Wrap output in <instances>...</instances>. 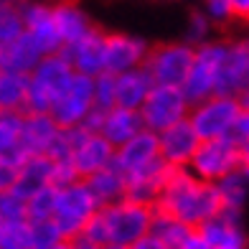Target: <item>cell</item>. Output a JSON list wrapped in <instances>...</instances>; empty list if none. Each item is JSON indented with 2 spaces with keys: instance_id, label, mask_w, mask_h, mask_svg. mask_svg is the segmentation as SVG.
I'll use <instances>...</instances> for the list:
<instances>
[{
  "instance_id": "12",
  "label": "cell",
  "mask_w": 249,
  "mask_h": 249,
  "mask_svg": "<svg viewBox=\"0 0 249 249\" xmlns=\"http://www.w3.org/2000/svg\"><path fill=\"white\" fill-rule=\"evenodd\" d=\"M20 16H23V31L41 49L43 56L61 51L64 41L53 26L51 3H43V0H20Z\"/></svg>"
},
{
  "instance_id": "24",
  "label": "cell",
  "mask_w": 249,
  "mask_h": 249,
  "mask_svg": "<svg viewBox=\"0 0 249 249\" xmlns=\"http://www.w3.org/2000/svg\"><path fill=\"white\" fill-rule=\"evenodd\" d=\"M150 87H153V82H150V76L142 66L115 74V107L140 109L142 99L150 92Z\"/></svg>"
},
{
  "instance_id": "28",
  "label": "cell",
  "mask_w": 249,
  "mask_h": 249,
  "mask_svg": "<svg viewBox=\"0 0 249 249\" xmlns=\"http://www.w3.org/2000/svg\"><path fill=\"white\" fill-rule=\"evenodd\" d=\"M213 186H216V194L221 198V209L244 211V203L249 196V165L242 163L239 168L221 176Z\"/></svg>"
},
{
  "instance_id": "31",
  "label": "cell",
  "mask_w": 249,
  "mask_h": 249,
  "mask_svg": "<svg viewBox=\"0 0 249 249\" xmlns=\"http://www.w3.org/2000/svg\"><path fill=\"white\" fill-rule=\"evenodd\" d=\"M26 229H28V249H53L66 242L59 226L51 219H26Z\"/></svg>"
},
{
  "instance_id": "40",
  "label": "cell",
  "mask_w": 249,
  "mask_h": 249,
  "mask_svg": "<svg viewBox=\"0 0 249 249\" xmlns=\"http://www.w3.org/2000/svg\"><path fill=\"white\" fill-rule=\"evenodd\" d=\"M176 249H211V244L203 239V236H201L196 229H191V231L186 234V239L180 242Z\"/></svg>"
},
{
  "instance_id": "38",
  "label": "cell",
  "mask_w": 249,
  "mask_h": 249,
  "mask_svg": "<svg viewBox=\"0 0 249 249\" xmlns=\"http://www.w3.org/2000/svg\"><path fill=\"white\" fill-rule=\"evenodd\" d=\"M224 138L229 140V142H234L242 153L249 155V112H247V109L234 120V124L229 127V132H226Z\"/></svg>"
},
{
  "instance_id": "4",
  "label": "cell",
  "mask_w": 249,
  "mask_h": 249,
  "mask_svg": "<svg viewBox=\"0 0 249 249\" xmlns=\"http://www.w3.org/2000/svg\"><path fill=\"white\" fill-rule=\"evenodd\" d=\"M226 41H203L201 46H194V56H191L188 74L183 79V94L188 97L191 105L216 94V82H219V69L224 61Z\"/></svg>"
},
{
  "instance_id": "3",
  "label": "cell",
  "mask_w": 249,
  "mask_h": 249,
  "mask_svg": "<svg viewBox=\"0 0 249 249\" xmlns=\"http://www.w3.org/2000/svg\"><path fill=\"white\" fill-rule=\"evenodd\" d=\"M74 69L61 53H49L28 71V97L26 112H49L61 92L69 87Z\"/></svg>"
},
{
  "instance_id": "13",
  "label": "cell",
  "mask_w": 249,
  "mask_h": 249,
  "mask_svg": "<svg viewBox=\"0 0 249 249\" xmlns=\"http://www.w3.org/2000/svg\"><path fill=\"white\" fill-rule=\"evenodd\" d=\"M155 135H158V155H160V160L168 168H188L191 158H194L201 142L196 130L191 127V122L180 120Z\"/></svg>"
},
{
  "instance_id": "43",
  "label": "cell",
  "mask_w": 249,
  "mask_h": 249,
  "mask_svg": "<svg viewBox=\"0 0 249 249\" xmlns=\"http://www.w3.org/2000/svg\"><path fill=\"white\" fill-rule=\"evenodd\" d=\"M231 8H234V16L236 18H247L249 13V0H229Z\"/></svg>"
},
{
  "instance_id": "21",
  "label": "cell",
  "mask_w": 249,
  "mask_h": 249,
  "mask_svg": "<svg viewBox=\"0 0 249 249\" xmlns=\"http://www.w3.org/2000/svg\"><path fill=\"white\" fill-rule=\"evenodd\" d=\"M59 124L49 112H23V145L31 155H46L59 135Z\"/></svg>"
},
{
  "instance_id": "7",
  "label": "cell",
  "mask_w": 249,
  "mask_h": 249,
  "mask_svg": "<svg viewBox=\"0 0 249 249\" xmlns=\"http://www.w3.org/2000/svg\"><path fill=\"white\" fill-rule=\"evenodd\" d=\"M188 109H191V102H188V97L183 94L180 87L153 84L138 112H140V120H142L145 130L160 132V130L171 127V124H176V122L186 120Z\"/></svg>"
},
{
  "instance_id": "5",
  "label": "cell",
  "mask_w": 249,
  "mask_h": 249,
  "mask_svg": "<svg viewBox=\"0 0 249 249\" xmlns=\"http://www.w3.org/2000/svg\"><path fill=\"white\" fill-rule=\"evenodd\" d=\"M247 109L244 99L236 97H224V94H211L206 99L191 105L188 109V122L196 130V135L201 140H211V138H224L229 127L234 124V120Z\"/></svg>"
},
{
  "instance_id": "42",
  "label": "cell",
  "mask_w": 249,
  "mask_h": 249,
  "mask_svg": "<svg viewBox=\"0 0 249 249\" xmlns=\"http://www.w3.org/2000/svg\"><path fill=\"white\" fill-rule=\"evenodd\" d=\"M61 249H99V247L92 244V242H87L84 236H74V239H66Z\"/></svg>"
},
{
  "instance_id": "32",
  "label": "cell",
  "mask_w": 249,
  "mask_h": 249,
  "mask_svg": "<svg viewBox=\"0 0 249 249\" xmlns=\"http://www.w3.org/2000/svg\"><path fill=\"white\" fill-rule=\"evenodd\" d=\"M23 33L20 0H0V46L16 41Z\"/></svg>"
},
{
  "instance_id": "20",
  "label": "cell",
  "mask_w": 249,
  "mask_h": 249,
  "mask_svg": "<svg viewBox=\"0 0 249 249\" xmlns=\"http://www.w3.org/2000/svg\"><path fill=\"white\" fill-rule=\"evenodd\" d=\"M140 130H145V127H142V120H140L138 109L112 107L107 112H102L99 135L112 145V148H120L122 142H127L132 135H138Z\"/></svg>"
},
{
  "instance_id": "22",
  "label": "cell",
  "mask_w": 249,
  "mask_h": 249,
  "mask_svg": "<svg viewBox=\"0 0 249 249\" xmlns=\"http://www.w3.org/2000/svg\"><path fill=\"white\" fill-rule=\"evenodd\" d=\"M26 158L23 112H0V160L18 168Z\"/></svg>"
},
{
  "instance_id": "17",
  "label": "cell",
  "mask_w": 249,
  "mask_h": 249,
  "mask_svg": "<svg viewBox=\"0 0 249 249\" xmlns=\"http://www.w3.org/2000/svg\"><path fill=\"white\" fill-rule=\"evenodd\" d=\"M112 160H115V148L99 132H84L69 158V163L79 178H87V176L97 173L99 168L112 165Z\"/></svg>"
},
{
  "instance_id": "6",
  "label": "cell",
  "mask_w": 249,
  "mask_h": 249,
  "mask_svg": "<svg viewBox=\"0 0 249 249\" xmlns=\"http://www.w3.org/2000/svg\"><path fill=\"white\" fill-rule=\"evenodd\" d=\"M97 211L94 198L89 196L84 180H74V183L59 186L53 194V209H51V221L59 226L64 239H74L82 234L84 224L89 216Z\"/></svg>"
},
{
  "instance_id": "26",
  "label": "cell",
  "mask_w": 249,
  "mask_h": 249,
  "mask_svg": "<svg viewBox=\"0 0 249 249\" xmlns=\"http://www.w3.org/2000/svg\"><path fill=\"white\" fill-rule=\"evenodd\" d=\"M43 59L41 49L28 38V33L23 31L16 41L0 46V69L8 71H18V74H28L33 66Z\"/></svg>"
},
{
  "instance_id": "33",
  "label": "cell",
  "mask_w": 249,
  "mask_h": 249,
  "mask_svg": "<svg viewBox=\"0 0 249 249\" xmlns=\"http://www.w3.org/2000/svg\"><path fill=\"white\" fill-rule=\"evenodd\" d=\"M53 194H56L53 186H43L33 191L31 196H26V219H51Z\"/></svg>"
},
{
  "instance_id": "18",
  "label": "cell",
  "mask_w": 249,
  "mask_h": 249,
  "mask_svg": "<svg viewBox=\"0 0 249 249\" xmlns=\"http://www.w3.org/2000/svg\"><path fill=\"white\" fill-rule=\"evenodd\" d=\"M165 176H168V165L160 158H155L153 163L138 168V171L124 173V198L153 206L158 194H160V188H163Z\"/></svg>"
},
{
  "instance_id": "44",
  "label": "cell",
  "mask_w": 249,
  "mask_h": 249,
  "mask_svg": "<svg viewBox=\"0 0 249 249\" xmlns=\"http://www.w3.org/2000/svg\"><path fill=\"white\" fill-rule=\"evenodd\" d=\"M99 249H124V247H115V244H105V247H99Z\"/></svg>"
},
{
  "instance_id": "34",
  "label": "cell",
  "mask_w": 249,
  "mask_h": 249,
  "mask_svg": "<svg viewBox=\"0 0 249 249\" xmlns=\"http://www.w3.org/2000/svg\"><path fill=\"white\" fill-rule=\"evenodd\" d=\"M92 99H94V109L107 112L115 107V74L102 71L92 76Z\"/></svg>"
},
{
  "instance_id": "11",
  "label": "cell",
  "mask_w": 249,
  "mask_h": 249,
  "mask_svg": "<svg viewBox=\"0 0 249 249\" xmlns=\"http://www.w3.org/2000/svg\"><path fill=\"white\" fill-rule=\"evenodd\" d=\"M247 92H249V43L226 41L219 82H216V94L236 97L247 102Z\"/></svg>"
},
{
  "instance_id": "10",
  "label": "cell",
  "mask_w": 249,
  "mask_h": 249,
  "mask_svg": "<svg viewBox=\"0 0 249 249\" xmlns=\"http://www.w3.org/2000/svg\"><path fill=\"white\" fill-rule=\"evenodd\" d=\"M94 109L92 99V76L74 74L69 87L61 92V97L53 102V107L49 109V115L59 127H79L84 122V117Z\"/></svg>"
},
{
  "instance_id": "2",
  "label": "cell",
  "mask_w": 249,
  "mask_h": 249,
  "mask_svg": "<svg viewBox=\"0 0 249 249\" xmlns=\"http://www.w3.org/2000/svg\"><path fill=\"white\" fill-rule=\"evenodd\" d=\"M153 219V206L130 198H120L109 206L97 209L79 236L97 247L115 244V247H130L135 239L148 234Z\"/></svg>"
},
{
  "instance_id": "9",
  "label": "cell",
  "mask_w": 249,
  "mask_h": 249,
  "mask_svg": "<svg viewBox=\"0 0 249 249\" xmlns=\"http://www.w3.org/2000/svg\"><path fill=\"white\" fill-rule=\"evenodd\" d=\"M194 46L188 43H163V46L148 49V56L142 61V69L148 71L153 84H173L180 87L188 74Z\"/></svg>"
},
{
  "instance_id": "1",
  "label": "cell",
  "mask_w": 249,
  "mask_h": 249,
  "mask_svg": "<svg viewBox=\"0 0 249 249\" xmlns=\"http://www.w3.org/2000/svg\"><path fill=\"white\" fill-rule=\"evenodd\" d=\"M153 209L171 213L186 226L196 229L221 211V198L216 194V186L198 180L188 168H168V176Z\"/></svg>"
},
{
  "instance_id": "14",
  "label": "cell",
  "mask_w": 249,
  "mask_h": 249,
  "mask_svg": "<svg viewBox=\"0 0 249 249\" xmlns=\"http://www.w3.org/2000/svg\"><path fill=\"white\" fill-rule=\"evenodd\" d=\"M145 56H148V43L124 36V33H105V51H102V71L107 74H122L130 69L142 66Z\"/></svg>"
},
{
  "instance_id": "45",
  "label": "cell",
  "mask_w": 249,
  "mask_h": 249,
  "mask_svg": "<svg viewBox=\"0 0 249 249\" xmlns=\"http://www.w3.org/2000/svg\"><path fill=\"white\" fill-rule=\"evenodd\" d=\"M5 224H8V221H5V216H3V213H0V229H3Z\"/></svg>"
},
{
  "instance_id": "41",
  "label": "cell",
  "mask_w": 249,
  "mask_h": 249,
  "mask_svg": "<svg viewBox=\"0 0 249 249\" xmlns=\"http://www.w3.org/2000/svg\"><path fill=\"white\" fill-rule=\"evenodd\" d=\"M124 249H168V247L158 239V236H153V234L148 231V234H142L140 239H135L130 247H124Z\"/></svg>"
},
{
  "instance_id": "23",
  "label": "cell",
  "mask_w": 249,
  "mask_h": 249,
  "mask_svg": "<svg viewBox=\"0 0 249 249\" xmlns=\"http://www.w3.org/2000/svg\"><path fill=\"white\" fill-rule=\"evenodd\" d=\"M43 186H53V160L49 155H31L18 165V176L13 191L20 196H31L33 191H38Z\"/></svg>"
},
{
  "instance_id": "39",
  "label": "cell",
  "mask_w": 249,
  "mask_h": 249,
  "mask_svg": "<svg viewBox=\"0 0 249 249\" xmlns=\"http://www.w3.org/2000/svg\"><path fill=\"white\" fill-rule=\"evenodd\" d=\"M16 176H18V168L10 165V163H3L0 160V194L3 191H10L16 183Z\"/></svg>"
},
{
  "instance_id": "15",
  "label": "cell",
  "mask_w": 249,
  "mask_h": 249,
  "mask_svg": "<svg viewBox=\"0 0 249 249\" xmlns=\"http://www.w3.org/2000/svg\"><path fill=\"white\" fill-rule=\"evenodd\" d=\"M102 51H105V33L92 26L76 41L64 43L59 53L74 69V74L97 76V74H102Z\"/></svg>"
},
{
  "instance_id": "37",
  "label": "cell",
  "mask_w": 249,
  "mask_h": 249,
  "mask_svg": "<svg viewBox=\"0 0 249 249\" xmlns=\"http://www.w3.org/2000/svg\"><path fill=\"white\" fill-rule=\"evenodd\" d=\"M203 16L209 18L211 26H226L229 20H234V8L229 0H206V8H203Z\"/></svg>"
},
{
  "instance_id": "19",
  "label": "cell",
  "mask_w": 249,
  "mask_h": 249,
  "mask_svg": "<svg viewBox=\"0 0 249 249\" xmlns=\"http://www.w3.org/2000/svg\"><path fill=\"white\" fill-rule=\"evenodd\" d=\"M155 158H160L158 155V135L150 130H140L127 142H122L120 148H115V160H112V165L124 176L130 171H138V168L153 163Z\"/></svg>"
},
{
  "instance_id": "36",
  "label": "cell",
  "mask_w": 249,
  "mask_h": 249,
  "mask_svg": "<svg viewBox=\"0 0 249 249\" xmlns=\"http://www.w3.org/2000/svg\"><path fill=\"white\" fill-rule=\"evenodd\" d=\"M211 36V23L203 13H194L188 18V28H186V43L188 46H201L203 41H209Z\"/></svg>"
},
{
  "instance_id": "35",
  "label": "cell",
  "mask_w": 249,
  "mask_h": 249,
  "mask_svg": "<svg viewBox=\"0 0 249 249\" xmlns=\"http://www.w3.org/2000/svg\"><path fill=\"white\" fill-rule=\"evenodd\" d=\"M0 249H28V229L23 221H10L0 229Z\"/></svg>"
},
{
  "instance_id": "16",
  "label": "cell",
  "mask_w": 249,
  "mask_h": 249,
  "mask_svg": "<svg viewBox=\"0 0 249 249\" xmlns=\"http://www.w3.org/2000/svg\"><path fill=\"white\" fill-rule=\"evenodd\" d=\"M196 231L211 244V249H247V236L242 229V211L221 209L216 216L206 219Z\"/></svg>"
},
{
  "instance_id": "27",
  "label": "cell",
  "mask_w": 249,
  "mask_h": 249,
  "mask_svg": "<svg viewBox=\"0 0 249 249\" xmlns=\"http://www.w3.org/2000/svg\"><path fill=\"white\" fill-rule=\"evenodd\" d=\"M51 18H53V26L59 31V36L64 43L76 41L79 36L92 28V20L87 18V13L76 3L71 0H59V3H51Z\"/></svg>"
},
{
  "instance_id": "29",
  "label": "cell",
  "mask_w": 249,
  "mask_h": 249,
  "mask_svg": "<svg viewBox=\"0 0 249 249\" xmlns=\"http://www.w3.org/2000/svg\"><path fill=\"white\" fill-rule=\"evenodd\" d=\"M28 74L0 69V112H26Z\"/></svg>"
},
{
  "instance_id": "25",
  "label": "cell",
  "mask_w": 249,
  "mask_h": 249,
  "mask_svg": "<svg viewBox=\"0 0 249 249\" xmlns=\"http://www.w3.org/2000/svg\"><path fill=\"white\" fill-rule=\"evenodd\" d=\"M84 186L89 191V196L94 198L97 209L102 206H109L120 198H124V176L117 171L115 165H107V168H99L97 173L82 178Z\"/></svg>"
},
{
  "instance_id": "8",
  "label": "cell",
  "mask_w": 249,
  "mask_h": 249,
  "mask_svg": "<svg viewBox=\"0 0 249 249\" xmlns=\"http://www.w3.org/2000/svg\"><path fill=\"white\" fill-rule=\"evenodd\" d=\"M242 163H247V153H242L226 138H211V140L198 142V148L188 163V171L198 180L216 183L221 176H226L234 168H239Z\"/></svg>"
},
{
  "instance_id": "30",
  "label": "cell",
  "mask_w": 249,
  "mask_h": 249,
  "mask_svg": "<svg viewBox=\"0 0 249 249\" xmlns=\"http://www.w3.org/2000/svg\"><path fill=\"white\" fill-rule=\"evenodd\" d=\"M153 236H158L168 249H176L180 242L186 239V234L191 231V226H186L183 221H178L176 216L165 211H158L153 209V219H150V229H148Z\"/></svg>"
}]
</instances>
